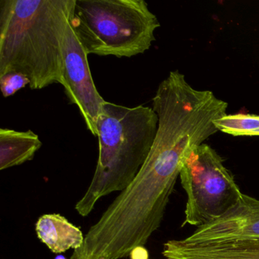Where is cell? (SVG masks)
<instances>
[{
    "label": "cell",
    "mask_w": 259,
    "mask_h": 259,
    "mask_svg": "<svg viewBox=\"0 0 259 259\" xmlns=\"http://www.w3.org/2000/svg\"><path fill=\"white\" fill-rule=\"evenodd\" d=\"M158 116L143 105L127 107L106 102L98 122L99 156L92 182L75 204L87 217L101 198L122 192L136 178L155 139Z\"/></svg>",
    "instance_id": "obj_2"
},
{
    "label": "cell",
    "mask_w": 259,
    "mask_h": 259,
    "mask_svg": "<svg viewBox=\"0 0 259 259\" xmlns=\"http://www.w3.org/2000/svg\"><path fill=\"white\" fill-rule=\"evenodd\" d=\"M30 80L28 77L19 72H10L0 76V89L4 98H9L29 85Z\"/></svg>",
    "instance_id": "obj_11"
},
{
    "label": "cell",
    "mask_w": 259,
    "mask_h": 259,
    "mask_svg": "<svg viewBox=\"0 0 259 259\" xmlns=\"http://www.w3.org/2000/svg\"><path fill=\"white\" fill-rule=\"evenodd\" d=\"M75 0H0V76L19 72L30 89L62 84L61 40Z\"/></svg>",
    "instance_id": "obj_1"
},
{
    "label": "cell",
    "mask_w": 259,
    "mask_h": 259,
    "mask_svg": "<svg viewBox=\"0 0 259 259\" xmlns=\"http://www.w3.org/2000/svg\"><path fill=\"white\" fill-rule=\"evenodd\" d=\"M218 131L233 136H259V116L225 115L213 122Z\"/></svg>",
    "instance_id": "obj_10"
},
{
    "label": "cell",
    "mask_w": 259,
    "mask_h": 259,
    "mask_svg": "<svg viewBox=\"0 0 259 259\" xmlns=\"http://www.w3.org/2000/svg\"><path fill=\"white\" fill-rule=\"evenodd\" d=\"M259 238V200L242 194L237 202L220 218L198 227L183 239L189 244Z\"/></svg>",
    "instance_id": "obj_6"
},
{
    "label": "cell",
    "mask_w": 259,
    "mask_h": 259,
    "mask_svg": "<svg viewBox=\"0 0 259 259\" xmlns=\"http://www.w3.org/2000/svg\"><path fill=\"white\" fill-rule=\"evenodd\" d=\"M146 259H148V258H146Z\"/></svg>",
    "instance_id": "obj_13"
},
{
    "label": "cell",
    "mask_w": 259,
    "mask_h": 259,
    "mask_svg": "<svg viewBox=\"0 0 259 259\" xmlns=\"http://www.w3.org/2000/svg\"><path fill=\"white\" fill-rule=\"evenodd\" d=\"M35 230L39 239L55 254L78 249L84 244L81 230L58 213L42 215L36 223Z\"/></svg>",
    "instance_id": "obj_8"
},
{
    "label": "cell",
    "mask_w": 259,
    "mask_h": 259,
    "mask_svg": "<svg viewBox=\"0 0 259 259\" xmlns=\"http://www.w3.org/2000/svg\"><path fill=\"white\" fill-rule=\"evenodd\" d=\"M162 253L166 259H259V238L196 244L169 240Z\"/></svg>",
    "instance_id": "obj_7"
},
{
    "label": "cell",
    "mask_w": 259,
    "mask_h": 259,
    "mask_svg": "<svg viewBox=\"0 0 259 259\" xmlns=\"http://www.w3.org/2000/svg\"><path fill=\"white\" fill-rule=\"evenodd\" d=\"M72 24L88 55L118 58L146 52L160 26L144 0H75Z\"/></svg>",
    "instance_id": "obj_3"
},
{
    "label": "cell",
    "mask_w": 259,
    "mask_h": 259,
    "mask_svg": "<svg viewBox=\"0 0 259 259\" xmlns=\"http://www.w3.org/2000/svg\"><path fill=\"white\" fill-rule=\"evenodd\" d=\"M74 10L68 15L62 35V85L71 104L77 106L88 130L98 137V125L107 101L101 96L92 78L88 54L72 24Z\"/></svg>",
    "instance_id": "obj_5"
},
{
    "label": "cell",
    "mask_w": 259,
    "mask_h": 259,
    "mask_svg": "<svg viewBox=\"0 0 259 259\" xmlns=\"http://www.w3.org/2000/svg\"><path fill=\"white\" fill-rule=\"evenodd\" d=\"M41 146L39 136L31 130L0 128V169L4 170L33 160Z\"/></svg>",
    "instance_id": "obj_9"
},
{
    "label": "cell",
    "mask_w": 259,
    "mask_h": 259,
    "mask_svg": "<svg viewBox=\"0 0 259 259\" xmlns=\"http://www.w3.org/2000/svg\"><path fill=\"white\" fill-rule=\"evenodd\" d=\"M55 259H67L65 256L62 255V254H59L57 257H55Z\"/></svg>",
    "instance_id": "obj_12"
},
{
    "label": "cell",
    "mask_w": 259,
    "mask_h": 259,
    "mask_svg": "<svg viewBox=\"0 0 259 259\" xmlns=\"http://www.w3.org/2000/svg\"><path fill=\"white\" fill-rule=\"evenodd\" d=\"M187 194L183 225H204L227 212L242 195L222 157L207 144L188 156L180 174Z\"/></svg>",
    "instance_id": "obj_4"
}]
</instances>
